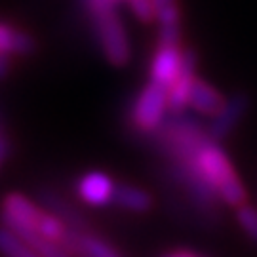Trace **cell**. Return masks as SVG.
<instances>
[{"mask_svg":"<svg viewBox=\"0 0 257 257\" xmlns=\"http://www.w3.org/2000/svg\"><path fill=\"white\" fill-rule=\"evenodd\" d=\"M196 78V54L193 50L183 52V63L172 86L168 88V107L172 114L183 112L189 107V95Z\"/></svg>","mask_w":257,"mask_h":257,"instance_id":"cell-6","label":"cell"},{"mask_svg":"<svg viewBox=\"0 0 257 257\" xmlns=\"http://www.w3.org/2000/svg\"><path fill=\"white\" fill-rule=\"evenodd\" d=\"M10 55L6 54H0V74H4L8 71V65H10Z\"/></svg>","mask_w":257,"mask_h":257,"instance_id":"cell-17","label":"cell"},{"mask_svg":"<svg viewBox=\"0 0 257 257\" xmlns=\"http://www.w3.org/2000/svg\"><path fill=\"white\" fill-rule=\"evenodd\" d=\"M29 244L37 249L40 257H73L74 255L63 242H54V240H48V238H44V236H40V234H37L35 238L29 240Z\"/></svg>","mask_w":257,"mask_h":257,"instance_id":"cell-15","label":"cell"},{"mask_svg":"<svg viewBox=\"0 0 257 257\" xmlns=\"http://www.w3.org/2000/svg\"><path fill=\"white\" fill-rule=\"evenodd\" d=\"M116 2H118V0H116Z\"/></svg>","mask_w":257,"mask_h":257,"instance_id":"cell-19","label":"cell"},{"mask_svg":"<svg viewBox=\"0 0 257 257\" xmlns=\"http://www.w3.org/2000/svg\"><path fill=\"white\" fill-rule=\"evenodd\" d=\"M236 221H238L240 229L246 232L253 244H257V208L249 204H240L236 208Z\"/></svg>","mask_w":257,"mask_h":257,"instance_id":"cell-16","label":"cell"},{"mask_svg":"<svg viewBox=\"0 0 257 257\" xmlns=\"http://www.w3.org/2000/svg\"><path fill=\"white\" fill-rule=\"evenodd\" d=\"M38 234L48 240L67 244L69 229H67V225L63 223V219H59L57 215H50V213H44V211H42L40 221H38Z\"/></svg>","mask_w":257,"mask_h":257,"instance_id":"cell-14","label":"cell"},{"mask_svg":"<svg viewBox=\"0 0 257 257\" xmlns=\"http://www.w3.org/2000/svg\"><path fill=\"white\" fill-rule=\"evenodd\" d=\"M33 38L27 33L12 29L0 23V54L6 55H23L33 50Z\"/></svg>","mask_w":257,"mask_h":257,"instance_id":"cell-12","label":"cell"},{"mask_svg":"<svg viewBox=\"0 0 257 257\" xmlns=\"http://www.w3.org/2000/svg\"><path fill=\"white\" fill-rule=\"evenodd\" d=\"M67 248L78 257H122L118 249H114L105 240L97 238L93 234H74L69 232Z\"/></svg>","mask_w":257,"mask_h":257,"instance_id":"cell-10","label":"cell"},{"mask_svg":"<svg viewBox=\"0 0 257 257\" xmlns=\"http://www.w3.org/2000/svg\"><path fill=\"white\" fill-rule=\"evenodd\" d=\"M168 110V88L149 80L132 103L130 120L141 132H156L166 120Z\"/></svg>","mask_w":257,"mask_h":257,"instance_id":"cell-2","label":"cell"},{"mask_svg":"<svg viewBox=\"0 0 257 257\" xmlns=\"http://www.w3.org/2000/svg\"><path fill=\"white\" fill-rule=\"evenodd\" d=\"M166 257H196L193 253H189V251H175V253H170V255Z\"/></svg>","mask_w":257,"mask_h":257,"instance_id":"cell-18","label":"cell"},{"mask_svg":"<svg viewBox=\"0 0 257 257\" xmlns=\"http://www.w3.org/2000/svg\"><path fill=\"white\" fill-rule=\"evenodd\" d=\"M249 97L244 92L232 93L230 97H227L221 109L210 116V124H208V136L210 139L221 143L225 138H229L232 134V130L238 126L242 118L246 116V112L249 109Z\"/></svg>","mask_w":257,"mask_h":257,"instance_id":"cell-4","label":"cell"},{"mask_svg":"<svg viewBox=\"0 0 257 257\" xmlns=\"http://www.w3.org/2000/svg\"><path fill=\"white\" fill-rule=\"evenodd\" d=\"M116 183L103 172H88L78 179L76 193L90 206H105L114 200Z\"/></svg>","mask_w":257,"mask_h":257,"instance_id":"cell-7","label":"cell"},{"mask_svg":"<svg viewBox=\"0 0 257 257\" xmlns=\"http://www.w3.org/2000/svg\"><path fill=\"white\" fill-rule=\"evenodd\" d=\"M84 6L105 59L114 67H124L132 48L124 21L116 12V0H84Z\"/></svg>","mask_w":257,"mask_h":257,"instance_id":"cell-1","label":"cell"},{"mask_svg":"<svg viewBox=\"0 0 257 257\" xmlns=\"http://www.w3.org/2000/svg\"><path fill=\"white\" fill-rule=\"evenodd\" d=\"M225 101V97L221 95L210 82H206L204 78H194L193 88H191V95H189V107L198 112L200 116H213L221 105Z\"/></svg>","mask_w":257,"mask_h":257,"instance_id":"cell-9","label":"cell"},{"mask_svg":"<svg viewBox=\"0 0 257 257\" xmlns=\"http://www.w3.org/2000/svg\"><path fill=\"white\" fill-rule=\"evenodd\" d=\"M114 202L118 204L120 208L130 211H136V213H143L151 208L153 198L147 191L139 189L136 185H116V191H114Z\"/></svg>","mask_w":257,"mask_h":257,"instance_id":"cell-11","label":"cell"},{"mask_svg":"<svg viewBox=\"0 0 257 257\" xmlns=\"http://www.w3.org/2000/svg\"><path fill=\"white\" fill-rule=\"evenodd\" d=\"M40 215H42V210H38L37 204L31 202L23 194L12 193L2 200V208H0L2 225L14 230L27 242L38 234Z\"/></svg>","mask_w":257,"mask_h":257,"instance_id":"cell-3","label":"cell"},{"mask_svg":"<svg viewBox=\"0 0 257 257\" xmlns=\"http://www.w3.org/2000/svg\"><path fill=\"white\" fill-rule=\"evenodd\" d=\"M183 52L179 44H166L158 42L151 65H149V76L156 84H162L164 88H170L183 63Z\"/></svg>","mask_w":257,"mask_h":257,"instance_id":"cell-5","label":"cell"},{"mask_svg":"<svg viewBox=\"0 0 257 257\" xmlns=\"http://www.w3.org/2000/svg\"><path fill=\"white\" fill-rule=\"evenodd\" d=\"M155 4V21L158 23V42L179 44V8L177 0H153Z\"/></svg>","mask_w":257,"mask_h":257,"instance_id":"cell-8","label":"cell"},{"mask_svg":"<svg viewBox=\"0 0 257 257\" xmlns=\"http://www.w3.org/2000/svg\"><path fill=\"white\" fill-rule=\"evenodd\" d=\"M128 2H130V0H128Z\"/></svg>","mask_w":257,"mask_h":257,"instance_id":"cell-20","label":"cell"},{"mask_svg":"<svg viewBox=\"0 0 257 257\" xmlns=\"http://www.w3.org/2000/svg\"><path fill=\"white\" fill-rule=\"evenodd\" d=\"M0 253L4 257H40L27 240L4 225L0 227Z\"/></svg>","mask_w":257,"mask_h":257,"instance_id":"cell-13","label":"cell"}]
</instances>
